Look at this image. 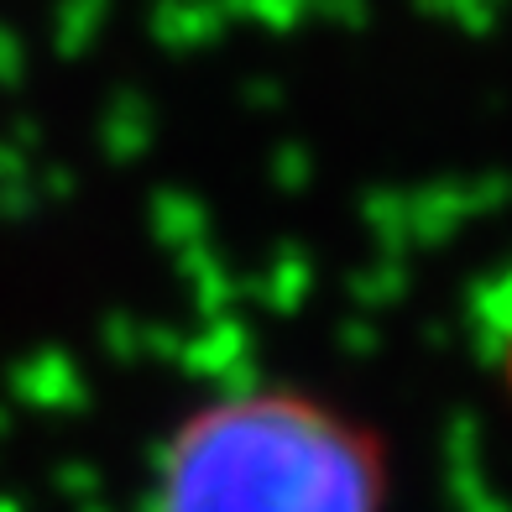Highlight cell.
<instances>
[{
    "instance_id": "1",
    "label": "cell",
    "mask_w": 512,
    "mask_h": 512,
    "mask_svg": "<svg viewBox=\"0 0 512 512\" xmlns=\"http://www.w3.org/2000/svg\"><path fill=\"white\" fill-rule=\"evenodd\" d=\"M387 429L304 382L189 403L152 455L142 512H392Z\"/></svg>"
},
{
    "instance_id": "2",
    "label": "cell",
    "mask_w": 512,
    "mask_h": 512,
    "mask_svg": "<svg viewBox=\"0 0 512 512\" xmlns=\"http://www.w3.org/2000/svg\"><path fill=\"white\" fill-rule=\"evenodd\" d=\"M497 371H502V398L512 408V314H507L502 335H497Z\"/></svg>"
}]
</instances>
